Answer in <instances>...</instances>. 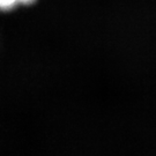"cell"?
<instances>
[{
  "instance_id": "1",
  "label": "cell",
  "mask_w": 156,
  "mask_h": 156,
  "mask_svg": "<svg viewBox=\"0 0 156 156\" xmlns=\"http://www.w3.org/2000/svg\"><path fill=\"white\" fill-rule=\"evenodd\" d=\"M36 0H0V11H11L19 5H31Z\"/></svg>"
}]
</instances>
